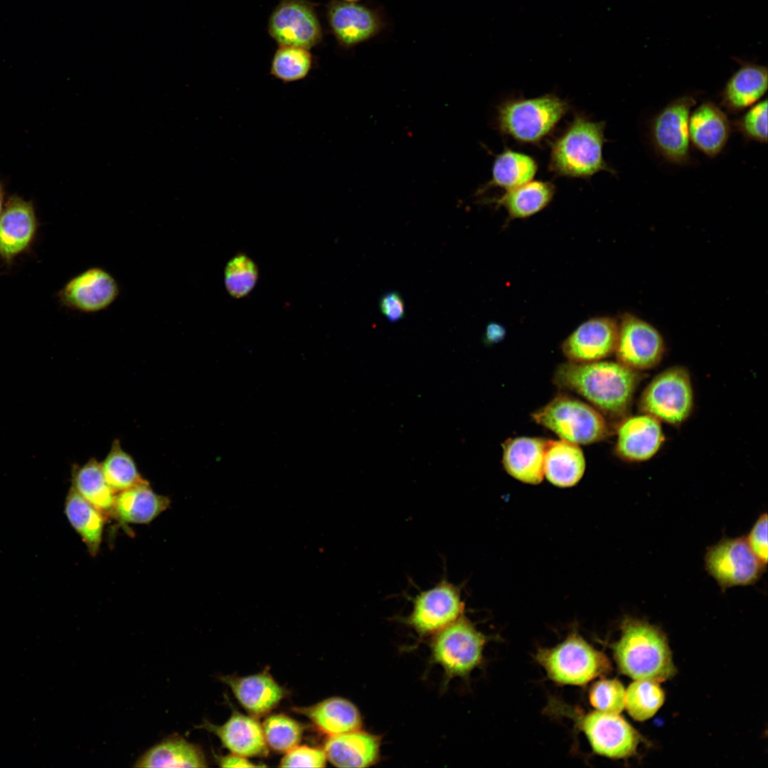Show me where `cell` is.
Returning <instances> with one entry per match:
<instances>
[{"label": "cell", "mask_w": 768, "mask_h": 768, "mask_svg": "<svg viewBox=\"0 0 768 768\" xmlns=\"http://www.w3.org/2000/svg\"><path fill=\"white\" fill-rule=\"evenodd\" d=\"M218 764L222 767H257V765L245 759V757L233 754L218 757Z\"/></svg>", "instance_id": "obj_44"}, {"label": "cell", "mask_w": 768, "mask_h": 768, "mask_svg": "<svg viewBox=\"0 0 768 768\" xmlns=\"http://www.w3.org/2000/svg\"><path fill=\"white\" fill-rule=\"evenodd\" d=\"M262 727L267 745L280 753L297 746L304 730L299 722L284 714L269 716Z\"/></svg>", "instance_id": "obj_38"}, {"label": "cell", "mask_w": 768, "mask_h": 768, "mask_svg": "<svg viewBox=\"0 0 768 768\" xmlns=\"http://www.w3.org/2000/svg\"><path fill=\"white\" fill-rule=\"evenodd\" d=\"M201 727L215 735L233 754L246 757L268 753L262 725L255 718L234 711L222 725L206 721Z\"/></svg>", "instance_id": "obj_23"}, {"label": "cell", "mask_w": 768, "mask_h": 768, "mask_svg": "<svg viewBox=\"0 0 768 768\" xmlns=\"http://www.w3.org/2000/svg\"><path fill=\"white\" fill-rule=\"evenodd\" d=\"M134 767H205L207 764L200 747L174 735L149 748Z\"/></svg>", "instance_id": "obj_29"}, {"label": "cell", "mask_w": 768, "mask_h": 768, "mask_svg": "<svg viewBox=\"0 0 768 768\" xmlns=\"http://www.w3.org/2000/svg\"><path fill=\"white\" fill-rule=\"evenodd\" d=\"M604 122H594L576 114L563 132L550 142L548 169L557 176L590 178L605 171H616L603 157Z\"/></svg>", "instance_id": "obj_2"}, {"label": "cell", "mask_w": 768, "mask_h": 768, "mask_svg": "<svg viewBox=\"0 0 768 768\" xmlns=\"http://www.w3.org/2000/svg\"><path fill=\"white\" fill-rule=\"evenodd\" d=\"M378 306L381 313L390 322L399 321L405 317V303L398 292L390 291L383 294Z\"/></svg>", "instance_id": "obj_43"}, {"label": "cell", "mask_w": 768, "mask_h": 768, "mask_svg": "<svg viewBox=\"0 0 768 768\" xmlns=\"http://www.w3.org/2000/svg\"><path fill=\"white\" fill-rule=\"evenodd\" d=\"M618 323L611 317H596L580 324L562 343L564 355L572 362L601 361L614 353Z\"/></svg>", "instance_id": "obj_17"}, {"label": "cell", "mask_w": 768, "mask_h": 768, "mask_svg": "<svg viewBox=\"0 0 768 768\" xmlns=\"http://www.w3.org/2000/svg\"><path fill=\"white\" fill-rule=\"evenodd\" d=\"M271 60L270 73L284 83L304 79L313 65V56L309 49L278 45Z\"/></svg>", "instance_id": "obj_35"}, {"label": "cell", "mask_w": 768, "mask_h": 768, "mask_svg": "<svg viewBox=\"0 0 768 768\" xmlns=\"http://www.w3.org/2000/svg\"><path fill=\"white\" fill-rule=\"evenodd\" d=\"M294 711L308 718L320 732L328 736L359 730L363 723L358 708L340 697L329 698L308 707H296Z\"/></svg>", "instance_id": "obj_26"}, {"label": "cell", "mask_w": 768, "mask_h": 768, "mask_svg": "<svg viewBox=\"0 0 768 768\" xmlns=\"http://www.w3.org/2000/svg\"><path fill=\"white\" fill-rule=\"evenodd\" d=\"M767 513H762L745 538L754 554L767 566L768 558Z\"/></svg>", "instance_id": "obj_42"}, {"label": "cell", "mask_w": 768, "mask_h": 768, "mask_svg": "<svg viewBox=\"0 0 768 768\" xmlns=\"http://www.w3.org/2000/svg\"><path fill=\"white\" fill-rule=\"evenodd\" d=\"M485 642L484 635L462 616L434 634L432 660L448 678L466 676L481 663Z\"/></svg>", "instance_id": "obj_8"}, {"label": "cell", "mask_w": 768, "mask_h": 768, "mask_svg": "<svg viewBox=\"0 0 768 768\" xmlns=\"http://www.w3.org/2000/svg\"><path fill=\"white\" fill-rule=\"evenodd\" d=\"M555 186L551 181H529L506 191L499 198L485 199V203L503 207L511 218H526L544 209L553 200Z\"/></svg>", "instance_id": "obj_31"}, {"label": "cell", "mask_w": 768, "mask_h": 768, "mask_svg": "<svg viewBox=\"0 0 768 768\" xmlns=\"http://www.w3.org/2000/svg\"><path fill=\"white\" fill-rule=\"evenodd\" d=\"M740 66L725 82L720 94V106L727 112L737 114L750 107L767 90V68L737 59Z\"/></svg>", "instance_id": "obj_21"}, {"label": "cell", "mask_w": 768, "mask_h": 768, "mask_svg": "<svg viewBox=\"0 0 768 768\" xmlns=\"http://www.w3.org/2000/svg\"><path fill=\"white\" fill-rule=\"evenodd\" d=\"M537 171L538 164L534 158L506 147L495 156L491 180L479 188L476 195H481L493 187L506 191L518 187L532 181Z\"/></svg>", "instance_id": "obj_32"}, {"label": "cell", "mask_w": 768, "mask_h": 768, "mask_svg": "<svg viewBox=\"0 0 768 768\" xmlns=\"http://www.w3.org/2000/svg\"><path fill=\"white\" fill-rule=\"evenodd\" d=\"M535 658L552 681L564 685L587 684L610 668L602 653L575 633L555 647L539 649Z\"/></svg>", "instance_id": "obj_6"}, {"label": "cell", "mask_w": 768, "mask_h": 768, "mask_svg": "<svg viewBox=\"0 0 768 768\" xmlns=\"http://www.w3.org/2000/svg\"><path fill=\"white\" fill-rule=\"evenodd\" d=\"M664 352L663 337L655 327L631 314L622 316L614 351L618 362L637 371L651 369Z\"/></svg>", "instance_id": "obj_12"}, {"label": "cell", "mask_w": 768, "mask_h": 768, "mask_svg": "<svg viewBox=\"0 0 768 768\" xmlns=\"http://www.w3.org/2000/svg\"><path fill=\"white\" fill-rule=\"evenodd\" d=\"M705 567L722 592L757 582L766 570L745 537H725L707 548Z\"/></svg>", "instance_id": "obj_10"}, {"label": "cell", "mask_w": 768, "mask_h": 768, "mask_svg": "<svg viewBox=\"0 0 768 768\" xmlns=\"http://www.w3.org/2000/svg\"><path fill=\"white\" fill-rule=\"evenodd\" d=\"M548 440L539 437H516L502 445V462L506 472L529 484H540L544 478L545 454Z\"/></svg>", "instance_id": "obj_24"}, {"label": "cell", "mask_w": 768, "mask_h": 768, "mask_svg": "<svg viewBox=\"0 0 768 768\" xmlns=\"http://www.w3.org/2000/svg\"><path fill=\"white\" fill-rule=\"evenodd\" d=\"M577 723L593 751L609 758L632 755L640 742L636 730L619 714L596 710L579 716Z\"/></svg>", "instance_id": "obj_15"}, {"label": "cell", "mask_w": 768, "mask_h": 768, "mask_svg": "<svg viewBox=\"0 0 768 768\" xmlns=\"http://www.w3.org/2000/svg\"><path fill=\"white\" fill-rule=\"evenodd\" d=\"M664 700V692L658 683L653 681L636 680L625 691V708L631 718L639 721L654 716Z\"/></svg>", "instance_id": "obj_36"}, {"label": "cell", "mask_w": 768, "mask_h": 768, "mask_svg": "<svg viewBox=\"0 0 768 768\" xmlns=\"http://www.w3.org/2000/svg\"><path fill=\"white\" fill-rule=\"evenodd\" d=\"M625 691L616 679L600 680L590 690V702L598 711L619 714L625 708Z\"/></svg>", "instance_id": "obj_40"}, {"label": "cell", "mask_w": 768, "mask_h": 768, "mask_svg": "<svg viewBox=\"0 0 768 768\" xmlns=\"http://www.w3.org/2000/svg\"><path fill=\"white\" fill-rule=\"evenodd\" d=\"M464 610L459 590L442 580L416 596L406 622L420 636L435 634L462 617Z\"/></svg>", "instance_id": "obj_13"}, {"label": "cell", "mask_w": 768, "mask_h": 768, "mask_svg": "<svg viewBox=\"0 0 768 768\" xmlns=\"http://www.w3.org/2000/svg\"><path fill=\"white\" fill-rule=\"evenodd\" d=\"M324 750L336 767H368L380 759V737L359 729L329 736Z\"/></svg>", "instance_id": "obj_22"}, {"label": "cell", "mask_w": 768, "mask_h": 768, "mask_svg": "<svg viewBox=\"0 0 768 768\" xmlns=\"http://www.w3.org/2000/svg\"><path fill=\"white\" fill-rule=\"evenodd\" d=\"M585 460L579 445L565 439L548 440L544 460V476L553 485L571 487L582 479Z\"/></svg>", "instance_id": "obj_27"}, {"label": "cell", "mask_w": 768, "mask_h": 768, "mask_svg": "<svg viewBox=\"0 0 768 768\" xmlns=\"http://www.w3.org/2000/svg\"><path fill=\"white\" fill-rule=\"evenodd\" d=\"M732 129L726 114L713 101L703 102L690 112V144L709 158H715L723 151Z\"/></svg>", "instance_id": "obj_20"}, {"label": "cell", "mask_w": 768, "mask_h": 768, "mask_svg": "<svg viewBox=\"0 0 768 768\" xmlns=\"http://www.w3.org/2000/svg\"><path fill=\"white\" fill-rule=\"evenodd\" d=\"M221 681L230 687L242 706L253 716L267 714L285 695L284 689L267 671L245 677L223 676Z\"/></svg>", "instance_id": "obj_25"}, {"label": "cell", "mask_w": 768, "mask_h": 768, "mask_svg": "<svg viewBox=\"0 0 768 768\" xmlns=\"http://www.w3.org/2000/svg\"><path fill=\"white\" fill-rule=\"evenodd\" d=\"M326 18L338 43L351 48L378 36L386 27V18L379 9L358 3L331 0Z\"/></svg>", "instance_id": "obj_14"}, {"label": "cell", "mask_w": 768, "mask_h": 768, "mask_svg": "<svg viewBox=\"0 0 768 768\" xmlns=\"http://www.w3.org/2000/svg\"><path fill=\"white\" fill-rule=\"evenodd\" d=\"M695 104L693 95H683L671 101L651 119V144L665 161L678 166L692 162L688 122Z\"/></svg>", "instance_id": "obj_9"}, {"label": "cell", "mask_w": 768, "mask_h": 768, "mask_svg": "<svg viewBox=\"0 0 768 768\" xmlns=\"http://www.w3.org/2000/svg\"><path fill=\"white\" fill-rule=\"evenodd\" d=\"M38 226L32 201L17 195L9 196L0 215V257L11 261L26 251L34 240Z\"/></svg>", "instance_id": "obj_18"}, {"label": "cell", "mask_w": 768, "mask_h": 768, "mask_svg": "<svg viewBox=\"0 0 768 768\" xmlns=\"http://www.w3.org/2000/svg\"><path fill=\"white\" fill-rule=\"evenodd\" d=\"M314 3L306 0H282L268 21V32L278 45L310 49L323 38Z\"/></svg>", "instance_id": "obj_11"}, {"label": "cell", "mask_w": 768, "mask_h": 768, "mask_svg": "<svg viewBox=\"0 0 768 768\" xmlns=\"http://www.w3.org/2000/svg\"><path fill=\"white\" fill-rule=\"evenodd\" d=\"M614 657L622 673L634 680L664 681L676 673L672 655L663 634L649 623L626 618Z\"/></svg>", "instance_id": "obj_3"}, {"label": "cell", "mask_w": 768, "mask_h": 768, "mask_svg": "<svg viewBox=\"0 0 768 768\" xmlns=\"http://www.w3.org/2000/svg\"><path fill=\"white\" fill-rule=\"evenodd\" d=\"M746 142H767V100H760L732 122Z\"/></svg>", "instance_id": "obj_39"}, {"label": "cell", "mask_w": 768, "mask_h": 768, "mask_svg": "<svg viewBox=\"0 0 768 768\" xmlns=\"http://www.w3.org/2000/svg\"><path fill=\"white\" fill-rule=\"evenodd\" d=\"M259 277L255 262L243 252H238L226 263L224 284L228 294L234 299L247 296L255 288Z\"/></svg>", "instance_id": "obj_37"}, {"label": "cell", "mask_w": 768, "mask_h": 768, "mask_svg": "<svg viewBox=\"0 0 768 768\" xmlns=\"http://www.w3.org/2000/svg\"><path fill=\"white\" fill-rule=\"evenodd\" d=\"M101 466L107 484L116 494L149 484L140 474L132 456L122 449L118 440L114 441Z\"/></svg>", "instance_id": "obj_34"}, {"label": "cell", "mask_w": 768, "mask_h": 768, "mask_svg": "<svg viewBox=\"0 0 768 768\" xmlns=\"http://www.w3.org/2000/svg\"><path fill=\"white\" fill-rule=\"evenodd\" d=\"M617 432L615 454L631 462L652 458L665 439L660 421L646 413L625 418L620 422Z\"/></svg>", "instance_id": "obj_19"}, {"label": "cell", "mask_w": 768, "mask_h": 768, "mask_svg": "<svg viewBox=\"0 0 768 768\" xmlns=\"http://www.w3.org/2000/svg\"><path fill=\"white\" fill-rule=\"evenodd\" d=\"M119 287L106 270L92 267L71 278L59 291L61 304L70 309L94 314L109 308L118 298Z\"/></svg>", "instance_id": "obj_16"}, {"label": "cell", "mask_w": 768, "mask_h": 768, "mask_svg": "<svg viewBox=\"0 0 768 768\" xmlns=\"http://www.w3.org/2000/svg\"><path fill=\"white\" fill-rule=\"evenodd\" d=\"M64 513L90 554L96 556L102 543L107 517L72 487L65 500Z\"/></svg>", "instance_id": "obj_30"}, {"label": "cell", "mask_w": 768, "mask_h": 768, "mask_svg": "<svg viewBox=\"0 0 768 768\" xmlns=\"http://www.w3.org/2000/svg\"><path fill=\"white\" fill-rule=\"evenodd\" d=\"M535 422L549 429L560 439L577 444H588L605 439L609 425L599 410L565 395L554 398L532 414Z\"/></svg>", "instance_id": "obj_5"}, {"label": "cell", "mask_w": 768, "mask_h": 768, "mask_svg": "<svg viewBox=\"0 0 768 768\" xmlns=\"http://www.w3.org/2000/svg\"><path fill=\"white\" fill-rule=\"evenodd\" d=\"M326 755L324 750L308 746H296L286 752L281 760L282 767H324L326 763Z\"/></svg>", "instance_id": "obj_41"}, {"label": "cell", "mask_w": 768, "mask_h": 768, "mask_svg": "<svg viewBox=\"0 0 768 768\" xmlns=\"http://www.w3.org/2000/svg\"><path fill=\"white\" fill-rule=\"evenodd\" d=\"M640 380L637 370L619 362L569 361L560 365L553 381L558 387L586 399L601 413L612 417L626 414Z\"/></svg>", "instance_id": "obj_1"}, {"label": "cell", "mask_w": 768, "mask_h": 768, "mask_svg": "<svg viewBox=\"0 0 768 768\" xmlns=\"http://www.w3.org/2000/svg\"><path fill=\"white\" fill-rule=\"evenodd\" d=\"M5 190L3 183L0 181V215L4 207Z\"/></svg>", "instance_id": "obj_46"}, {"label": "cell", "mask_w": 768, "mask_h": 768, "mask_svg": "<svg viewBox=\"0 0 768 768\" xmlns=\"http://www.w3.org/2000/svg\"><path fill=\"white\" fill-rule=\"evenodd\" d=\"M341 1H346V2H351V3H357L358 1H359L361 0H341Z\"/></svg>", "instance_id": "obj_47"}, {"label": "cell", "mask_w": 768, "mask_h": 768, "mask_svg": "<svg viewBox=\"0 0 768 768\" xmlns=\"http://www.w3.org/2000/svg\"><path fill=\"white\" fill-rule=\"evenodd\" d=\"M570 109L553 94L507 100L497 107L499 131L521 144H538L550 135Z\"/></svg>", "instance_id": "obj_4"}, {"label": "cell", "mask_w": 768, "mask_h": 768, "mask_svg": "<svg viewBox=\"0 0 768 768\" xmlns=\"http://www.w3.org/2000/svg\"><path fill=\"white\" fill-rule=\"evenodd\" d=\"M639 407L660 422L678 425L690 415L693 391L688 371L674 366L658 374L643 391Z\"/></svg>", "instance_id": "obj_7"}, {"label": "cell", "mask_w": 768, "mask_h": 768, "mask_svg": "<svg viewBox=\"0 0 768 768\" xmlns=\"http://www.w3.org/2000/svg\"><path fill=\"white\" fill-rule=\"evenodd\" d=\"M505 331L498 324L491 323L486 329L484 341L488 343H495L501 339L504 336Z\"/></svg>", "instance_id": "obj_45"}, {"label": "cell", "mask_w": 768, "mask_h": 768, "mask_svg": "<svg viewBox=\"0 0 768 768\" xmlns=\"http://www.w3.org/2000/svg\"><path fill=\"white\" fill-rule=\"evenodd\" d=\"M107 518L114 514L116 494L107 484L101 463L91 459L72 471V486Z\"/></svg>", "instance_id": "obj_33"}, {"label": "cell", "mask_w": 768, "mask_h": 768, "mask_svg": "<svg viewBox=\"0 0 768 768\" xmlns=\"http://www.w3.org/2000/svg\"><path fill=\"white\" fill-rule=\"evenodd\" d=\"M169 506L168 497L144 484L117 494L113 516L125 523L147 524Z\"/></svg>", "instance_id": "obj_28"}]
</instances>
